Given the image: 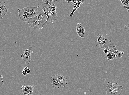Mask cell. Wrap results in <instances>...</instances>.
I'll use <instances>...</instances> for the list:
<instances>
[{
	"label": "cell",
	"mask_w": 129,
	"mask_h": 95,
	"mask_svg": "<svg viewBox=\"0 0 129 95\" xmlns=\"http://www.w3.org/2000/svg\"><path fill=\"white\" fill-rule=\"evenodd\" d=\"M115 59H119L121 58L124 54L123 52H121L117 49L115 50Z\"/></svg>",
	"instance_id": "5bb4252c"
},
{
	"label": "cell",
	"mask_w": 129,
	"mask_h": 95,
	"mask_svg": "<svg viewBox=\"0 0 129 95\" xmlns=\"http://www.w3.org/2000/svg\"></svg>",
	"instance_id": "e575fe53"
},
{
	"label": "cell",
	"mask_w": 129,
	"mask_h": 95,
	"mask_svg": "<svg viewBox=\"0 0 129 95\" xmlns=\"http://www.w3.org/2000/svg\"><path fill=\"white\" fill-rule=\"evenodd\" d=\"M80 31H81V36L80 37L83 38L85 37V28L81 25L80 27Z\"/></svg>",
	"instance_id": "ac0fdd59"
},
{
	"label": "cell",
	"mask_w": 129,
	"mask_h": 95,
	"mask_svg": "<svg viewBox=\"0 0 129 95\" xmlns=\"http://www.w3.org/2000/svg\"><path fill=\"white\" fill-rule=\"evenodd\" d=\"M28 67L26 66V67L24 68L23 70H25L26 71H27V70L28 69Z\"/></svg>",
	"instance_id": "836d02e7"
},
{
	"label": "cell",
	"mask_w": 129,
	"mask_h": 95,
	"mask_svg": "<svg viewBox=\"0 0 129 95\" xmlns=\"http://www.w3.org/2000/svg\"><path fill=\"white\" fill-rule=\"evenodd\" d=\"M19 12L18 13V17L24 22H28L29 20L31 17L29 14L26 11V8L24 7L23 9H17Z\"/></svg>",
	"instance_id": "8992f818"
},
{
	"label": "cell",
	"mask_w": 129,
	"mask_h": 95,
	"mask_svg": "<svg viewBox=\"0 0 129 95\" xmlns=\"http://www.w3.org/2000/svg\"><path fill=\"white\" fill-rule=\"evenodd\" d=\"M96 41L95 42H96V45L97 46L99 45L100 42L106 40V38L104 37L102 35L98 34L96 36Z\"/></svg>",
	"instance_id": "8fae6325"
},
{
	"label": "cell",
	"mask_w": 129,
	"mask_h": 95,
	"mask_svg": "<svg viewBox=\"0 0 129 95\" xmlns=\"http://www.w3.org/2000/svg\"><path fill=\"white\" fill-rule=\"evenodd\" d=\"M58 82L62 87H65L68 83L67 78L60 73L57 74Z\"/></svg>",
	"instance_id": "ba28073f"
},
{
	"label": "cell",
	"mask_w": 129,
	"mask_h": 95,
	"mask_svg": "<svg viewBox=\"0 0 129 95\" xmlns=\"http://www.w3.org/2000/svg\"><path fill=\"white\" fill-rule=\"evenodd\" d=\"M29 86H22L21 88V89L23 90V93L25 95H29Z\"/></svg>",
	"instance_id": "9a60e30c"
},
{
	"label": "cell",
	"mask_w": 129,
	"mask_h": 95,
	"mask_svg": "<svg viewBox=\"0 0 129 95\" xmlns=\"http://www.w3.org/2000/svg\"><path fill=\"white\" fill-rule=\"evenodd\" d=\"M124 8L127 9V11L129 12V7H127V6H124Z\"/></svg>",
	"instance_id": "1f68e13d"
},
{
	"label": "cell",
	"mask_w": 129,
	"mask_h": 95,
	"mask_svg": "<svg viewBox=\"0 0 129 95\" xmlns=\"http://www.w3.org/2000/svg\"><path fill=\"white\" fill-rule=\"evenodd\" d=\"M77 3H76V4L74 6L73 9L72 10L71 13L70 15V16L71 17H72V16H73L74 12H75L79 8L77 7Z\"/></svg>",
	"instance_id": "d6986e66"
},
{
	"label": "cell",
	"mask_w": 129,
	"mask_h": 95,
	"mask_svg": "<svg viewBox=\"0 0 129 95\" xmlns=\"http://www.w3.org/2000/svg\"><path fill=\"white\" fill-rule=\"evenodd\" d=\"M85 2L84 0H78V3L80 5L82 4L85 3Z\"/></svg>",
	"instance_id": "d4e9b609"
},
{
	"label": "cell",
	"mask_w": 129,
	"mask_h": 95,
	"mask_svg": "<svg viewBox=\"0 0 129 95\" xmlns=\"http://www.w3.org/2000/svg\"><path fill=\"white\" fill-rule=\"evenodd\" d=\"M22 73L23 75L25 76L27 75L28 74L27 72L25 70H23L22 72Z\"/></svg>",
	"instance_id": "83f0119b"
},
{
	"label": "cell",
	"mask_w": 129,
	"mask_h": 95,
	"mask_svg": "<svg viewBox=\"0 0 129 95\" xmlns=\"http://www.w3.org/2000/svg\"><path fill=\"white\" fill-rule=\"evenodd\" d=\"M57 0H43L42 1L48 3L50 5L53 4L55 2L57 1Z\"/></svg>",
	"instance_id": "ffe728a7"
},
{
	"label": "cell",
	"mask_w": 129,
	"mask_h": 95,
	"mask_svg": "<svg viewBox=\"0 0 129 95\" xmlns=\"http://www.w3.org/2000/svg\"><path fill=\"white\" fill-rule=\"evenodd\" d=\"M35 86H29V95H32L33 94V92L34 91V88Z\"/></svg>",
	"instance_id": "7402d4cb"
},
{
	"label": "cell",
	"mask_w": 129,
	"mask_h": 95,
	"mask_svg": "<svg viewBox=\"0 0 129 95\" xmlns=\"http://www.w3.org/2000/svg\"><path fill=\"white\" fill-rule=\"evenodd\" d=\"M29 48L26 50L23 54H22L21 58L22 59L23 61L25 62V64L27 66H29L30 62V60H33L31 57V51L32 47L31 45L29 46Z\"/></svg>",
	"instance_id": "277c9868"
},
{
	"label": "cell",
	"mask_w": 129,
	"mask_h": 95,
	"mask_svg": "<svg viewBox=\"0 0 129 95\" xmlns=\"http://www.w3.org/2000/svg\"><path fill=\"white\" fill-rule=\"evenodd\" d=\"M47 20H31L28 21V23L30 27L35 28V29H42L46 25V22Z\"/></svg>",
	"instance_id": "3957f363"
},
{
	"label": "cell",
	"mask_w": 129,
	"mask_h": 95,
	"mask_svg": "<svg viewBox=\"0 0 129 95\" xmlns=\"http://www.w3.org/2000/svg\"><path fill=\"white\" fill-rule=\"evenodd\" d=\"M50 6V9L51 13L53 14H57V12L56 11L57 7L56 5L54 3Z\"/></svg>",
	"instance_id": "4fadbf2b"
},
{
	"label": "cell",
	"mask_w": 129,
	"mask_h": 95,
	"mask_svg": "<svg viewBox=\"0 0 129 95\" xmlns=\"http://www.w3.org/2000/svg\"><path fill=\"white\" fill-rule=\"evenodd\" d=\"M7 9L3 3L0 2V13L5 15L7 13Z\"/></svg>",
	"instance_id": "7c38bea8"
},
{
	"label": "cell",
	"mask_w": 129,
	"mask_h": 95,
	"mask_svg": "<svg viewBox=\"0 0 129 95\" xmlns=\"http://www.w3.org/2000/svg\"><path fill=\"white\" fill-rule=\"evenodd\" d=\"M106 89V94L108 95H120L122 92V86L119 83L113 84L108 82Z\"/></svg>",
	"instance_id": "7a4b0ae2"
},
{
	"label": "cell",
	"mask_w": 129,
	"mask_h": 95,
	"mask_svg": "<svg viewBox=\"0 0 129 95\" xmlns=\"http://www.w3.org/2000/svg\"></svg>",
	"instance_id": "d590c367"
},
{
	"label": "cell",
	"mask_w": 129,
	"mask_h": 95,
	"mask_svg": "<svg viewBox=\"0 0 129 95\" xmlns=\"http://www.w3.org/2000/svg\"><path fill=\"white\" fill-rule=\"evenodd\" d=\"M107 58L108 61L114 60L113 58L112 55L110 52H108L107 54Z\"/></svg>",
	"instance_id": "603a6c76"
},
{
	"label": "cell",
	"mask_w": 129,
	"mask_h": 95,
	"mask_svg": "<svg viewBox=\"0 0 129 95\" xmlns=\"http://www.w3.org/2000/svg\"><path fill=\"white\" fill-rule=\"evenodd\" d=\"M78 0H73V1L72 2V4L74 6L78 2Z\"/></svg>",
	"instance_id": "4316f807"
},
{
	"label": "cell",
	"mask_w": 129,
	"mask_h": 95,
	"mask_svg": "<svg viewBox=\"0 0 129 95\" xmlns=\"http://www.w3.org/2000/svg\"><path fill=\"white\" fill-rule=\"evenodd\" d=\"M25 8L26 11L31 18L36 17L40 13L42 10L41 8L38 6L37 7H30Z\"/></svg>",
	"instance_id": "5b68a950"
},
{
	"label": "cell",
	"mask_w": 129,
	"mask_h": 95,
	"mask_svg": "<svg viewBox=\"0 0 129 95\" xmlns=\"http://www.w3.org/2000/svg\"><path fill=\"white\" fill-rule=\"evenodd\" d=\"M65 1L66 2H68V3H69L70 2H71L73 1V0H65Z\"/></svg>",
	"instance_id": "d6a6232c"
},
{
	"label": "cell",
	"mask_w": 129,
	"mask_h": 95,
	"mask_svg": "<svg viewBox=\"0 0 129 95\" xmlns=\"http://www.w3.org/2000/svg\"><path fill=\"white\" fill-rule=\"evenodd\" d=\"M103 52L104 54H107L109 52L108 50V49L105 48L103 50Z\"/></svg>",
	"instance_id": "f1b7e54d"
},
{
	"label": "cell",
	"mask_w": 129,
	"mask_h": 95,
	"mask_svg": "<svg viewBox=\"0 0 129 95\" xmlns=\"http://www.w3.org/2000/svg\"><path fill=\"white\" fill-rule=\"evenodd\" d=\"M4 16V15L3 14H2L0 13V20H1L2 19L3 17Z\"/></svg>",
	"instance_id": "f546056e"
},
{
	"label": "cell",
	"mask_w": 129,
	"mask_h": 95,
	"mask_svg": "<svg viewBox=\"0 0 129 95\" xmlns=\"http://www.w3.org/2000/svg\"><path fill=\"white\" fill-rule=\"evenodd\" d=\"M124 28L125 29L129 32V23H128L127 25L125 26Z\"/></svg>",
	"instance_id": "484cf974"
},
{
	"label": "cell",
	"mask_w": 129,
	"mask_h": 95,
	"mask_svg": "<svg viewBox=\"0 0 129 95\" xmlns=\"http://www.w3.org/2000/svg\"><path fill=\"white\" fill-rule=\"evenodd\" d=\"M82 25L81 24L78 23L76 29V32L78 35L79 37L81 36V31H80V27Z\"/></svg>",
	"instance_id": "2e32d148"
},
{
	"label": "cell",
	"mask_w": 129,
	"mask_h": 95,
	"mask_svg": "<svg viewBox=\"0 0 129 95\" xmlns=\"http://www.w3.org/2000/svg\"><path fill=\"white\" fill-rule=\"evenodd\" d=\"M26 72H27V73L28 74H30L31 72V70H30L29 68L28 69L27 71H26Z\"/></svg>",
	"instance_id": "4dcf8cb0"
},
{
	"label": "cell",
	"mask_w": 129,
	"mask_h": 95,
	"mask_svg": "<svg viewBox=\"0 0 129 95\" xmlns=\"http://www.w3.org/2000/svg\"><path fill=\"white\" fill-rule=\"evenodd\" d=\"M3 78L2 76L0 75V90L1 87L4 84L3 81L2 80Z\"/></svg>",
	"instance_id": "cb8c5ba5"
},
{
	"label": "cell",
	"mask_w": 129,
	"mask_h": 95,
	"mask_svg": "<svg viewBox=\"0 0 129 95\" xmlns=\"http://www.w3.org/2000/svg\"><path fill=\"white\" fill-rule=\"evenodd\" d=\"M120 1L123 5L129 7V0H120Z\"/></svg>",
	"instance_id": "44dd1931"
},
{
	"label": "cell",
	"mask_w": 129,
	"mask_h": 95,
	"mask_svg": "<svg viewBox=\"0 0 129 95\" xmlns=\"http://www.w3.org/2000/svg\"><path fill=\"white\" fill-rule=\"evenodd\" d=\"M117 49L116 48V46L115 45H114L113 46V48L112 50H111L110 52L111 53L112 55L113 58L114 59H115L116 58L115 56V50Z\"/></svg>",
	"instance_id": "e0dca14e"
},
{
	"label": "cell",
	"mask_w": 129,
	"mask_h": 95,
	"mask_svg": "<svg viewBox=\"0 0 129 95\" xmlns=\"http://www.w3.org/2000/svg\"><path fill=\"white\" fill-rule=\"evenodd\" d=\"M111 40L106 39L104 41H102L99 44V48H101L102 49H108L109 52L111 50L109 49V48H111L113 44L111 43Z\"/></svg>",
	"instance_id": "52a82bcc"
},
{
	"label": "cell",
	"mask_w": 129,
	"mask_h": 95,
	"mask_svg": "<svg viewBox=\"0 0 129 95\" xmlns=\"http://www.w3.org/2000/svg\"><path fill=\"white\" fill-rule=\"evenodd\" d=\"M38 5V6L41 7L44 12L46 15L48 17L46 22V24L48 22H53V23L54 21L59 19L57 14H53L50 11V8L51 6L49 4L42 1L39 2Z\"/></svg>",
	"instance_id": "6da1fadb"
},
{
	"label": "cell",
	"mask_w": 129,
	"mask_h": 95,
	"mask_svg": "<svg viewBox=\"0 0 129 95\" xmlns=\"http://www.w3.org/2000/svg\"><path fill=\"white\" fill-rule=\"evenodd\" d=\"M47 16L46 15L45 13L42 9L40 13L36 17L30 18L29 20H47Z\"/></svg>",
	"instance_id": "30bf717a"
},
{
	"label": "cell",
	"mask_w": 129,
	"mask_h": 95,
	"mask_svg": "<svg viewBox=\"0 0 129 95\" xmlns=\"http://www.w3.org/2000/svg\"><path fill=\"white\" fill-rule=\"evenodd\" d=\"M50 79L51 80V84L54 88L59 89L62 87L61 86L58 82L57 74L54 75L51 77Z\"/></svg>",
	"instance_id": "9c48e42d"
}]
</instances>
